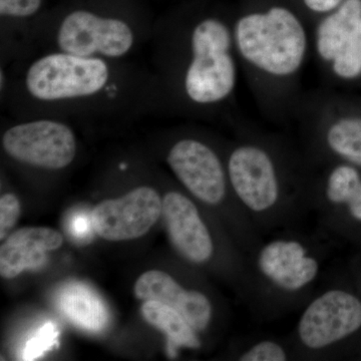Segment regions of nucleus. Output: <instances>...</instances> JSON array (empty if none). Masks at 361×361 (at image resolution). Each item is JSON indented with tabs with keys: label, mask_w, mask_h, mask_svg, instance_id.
<instances>
[{
	"label": "nucleus",
	"mask_w": 361,
	"mask_h": 361,
	"mask_svg": "<svg viewBox=\"0 0 361 361\" xmlns=\"http://www.w3.org/2000/svg\"><path fill=\"white\" fill-rule=\"evenodd\" d=\"M235 39L240 54L249 63L275 77L295 73L302 65L307 47L303 25L283 7L240 18Z\"/></svg>",
	"instance_id": "f257e3e1"
},
{
	"label": "nucleus",
	"mask_w": 361,
	"mask_h": 361,
	"mask_svg": "<svg viewBox=\"0 0 361 361\" xmlns=\"http://www.w3.org/2000/svg\"><path fill=\"white\" fill-rule=\"evenodd\" d=\"M231 44V33L222 21L208 18L194 28L185 75V90L194 103H219L231 94L237 78Z\"/></svg>",
	"instance_id": "f03ea898"
},
{
	"label": "nucleus",
	"mask_w": 361,
	"mask_h": 361,
	"mask_svg": "<svg viewBox=\"0 0 361 361\" xmlns=\"http://www.w3.org/2000/svg\"><path fill=\"white\" fill-rule=\"evenodd\" d=\"M109 80L110 68L104 59L61 51L35 61L26 73L25 87L39 101L58 102L94 96Z\"/></svg>",
	"instance_id": "7ed1b4c3"
},
{
	"label": "nucleus",
	"mask_w": 361,
	"mask_h": 361,
	"mask_svg": "<svg viewBox=\"0 0 361 361\" xmlns=\"http://www.w3.org/2000/svg\"><path fill=\"white\" fill-rule=\"evenodd\" d=\"M228 177L235 196L255 217H268L282 205V187L272 157L261 147L243 145L232 152Z\"/></svg>",
	"instance_id": "20e7f679"
},
{
	"label": "nucleus",
	"mask_w": 361,
	"mask_h": 361,
	"mask_svg": "<svg viewBox=\"0 0 361 361\" xmlns=\"http://www.w3.org/2000/svg\"><path fill=\"white\" fill-rule=\"evenodd\" d=\"M2 147L13 160L49 170L68 167L77 154L73 130L52 120L13 126L2 135Z\"/></svg>",
	"instance_id": "39448f33"
},
{
	"label": "nucleus",
	"mask_w": 361,
	"mask_h": 361,
	"mask_svg": "<svg viewBox=\"0 0 361 361\" xmlns=\"http://www.w3.org/2000/svg\"><path fill=\"white\" fill-rule=\"evenodd\" d=\"M361 327V301L341 289L316 297L297 324V337L308 350L318 351L348 338Z\"/></svg>",
	"instance_id": "423d86ee"
},
{
	"label": "nucleus",
	"mask_w": 361,
	"mask_h": 361,
	"mask_svg": "<svg viewBox=\"0 0 361 361\" xmlns=\"http://www.w3.org/2000/svg\"><path fill=\"white\" fill-rule=\"evenodd\" d=\"M61 51L85 58H122L132 49L135 37L127 23L85 11H73L59 26Z\"/></svg>",
	"instance_id": "0eeeda50"
},
{
	"label": "nucleus",
	"mask_w": 361,
	"mask_h": 361,
	"mask_svg": "<svg viewBox=\"0 0 361 361\" xmlns=\"http://www.w3.org/2000/svg\"><path fill=\"white\" fill-rule=\"evenodd\" d=\"M163 212V199L154 188H135L120 198L109 199L92 212L94 231L111 242L128 241L144 236Z\"/></svg>",
	"instance_id": "6e6552de"
},
{
	"label": "nucleus",
	"mask_w": 361,
	"mask_h": 361,
	"mask_svg": "<svg viewBox=\"0 0 361 361\" xmlns=\"http://www.w3.org/2000/svg\"><path fill=\"white\" fill-rule=\"evenodd\" d=\"M255 268L262 281L282 293H300L317 279L320 265L302 242L278 238L256 254Z\"/></svg>",
	"instance_id": "1a4fd4ad"
},
{
	"label": "nucleus",
	"mask_w": 361,
	"mask_h": 361,
	"mask_svg": "<svg viewBox=\"0 0 361 361\" xmlns=\"http://www.w3.org/2000/svg\"><path fill=\"white\" fill-rule=\"evenodd\" d=\"M167 161L176 177L198 200L220 205L227 195V178L219 157L206 144L194 139L176 142Z\"/></svg>",
	"instance_id": "9d476101"
},
{
	"label": "nucleus",
	"mask_w": 361,
	"mask_h": 361,
	"mask_svg": "<svg viewBox=\"0 0 361 361\" xmlns=\"http://www.w3.org/2000/svg\"><path fill=\"white\" fill-rule=\"evenodd\" d=\"M320 58L332 63L339 78L361 73V0H345L322 21L316 32Z\"/></svg>",
	"instance_id": "9b49d317"
},
{
	"label": "nucleus",
	"mask_w": 361,
	"mask_h": 361,
	"mask_svg": "<svg viewBox=\"0 0 361 361\" xmlns=\"http://www.w3.org/2000/svg\"><path fill=\"white\" fill-rule=\"evenodd\" d=\"M161 216L171 243L183 258L193 264L211 260L215 250L212 236L193 202L179 192H169Z\"/></svg>",
	"instance_id": "f8f14e48"
},
{
	"label": "nucleus",
	"mask_w": 361,
	"mask_h": 361,
	"mask_svg": "<svg viewBox=\"0 0 361 361\" xmlns=\"http://www.w3.org/2000/svg\"><path fill=\"white\" fill-rule=\"evenodd\" d=\"M135 296L142 301L167 304L182 314L197 332L204 331L212 319L213 307L208 297L200 291L185 289L161 270H149L137 278Z\"/></svg>",
	"instance_id": "ddd939ff"
},
{
	"label": "nucleus",
	"mask_w": 361,
	"mask_h": 361,
	"mask_svg": "<svg viewBox=\"0 0 361 361\" xmlns=\"http://www.w3.org/2000/svg\"><path fill=\"white\" fill-rule=\"evenodd\" d=\"M63 243L61 233L49 227H23L11 233L0 247V275L13 279L23 271L44 267L49 252Z\"/></svg>",
	"instance_id": "4468645a"
},
{
	"label": "nucleus",
	"mask_w": 361,
	"mask_h": 361,
	"mask_svg": "<svg viewBox=\"0 0 361 361\" xmlns=\"http://www.w3.org/2000/svg\"><path fill=\"white\" fill-rule=\"evenodd\" d=\"M59 311L73 324L90 332H99L108 325L109 311L102 297L80 282L66 284L58 295Z\"/></svg>",
	"instance_id": "2eb2a0df"
},
{
	"label": "nucleus",
	"mask_w": 361,
	"mask_h": 361,
	"mask_svg": "<svg viewBox=\"0 0 361 361\" xmlns=\"http://www.w3.org/2000/svg\"><path fill=\"white\" fill-rule=\"evenodd\" d=\"M144 319L167 334L173 346L199 348L201 343L197 331L180 313L160 301L147 300L142 303Z\"/></svg>",
	"instance_id": "dca6fc26"
},
{
	"label": "nucleus",
	"mask_w": 361,
	"mask_h": 361,
	"mask_svg": "<svg viewBox=\"0 0 361 361\" xmlns=\"http://www.w3.org/2000/svg\"><path fill=\"white\" fill-rule=\"evenodd\" d=\"M326 144L336 155L361 166V118H345L330 126Z\"/></svg>",
	"instance_id": "f3484780"
},
{
	"label": "nucleus",
	"mask_w": 361,
	"mask_h": 361,
	"mask_svg": "<svg viewBox=\"0 0 361 361\" xmlns=\"http://www.w3.org/2000/svg\"><path fill=\"white\" fill-rule=\"evenodd\" d=\"M361 185L360 173L348 165L337 166L331 171L325 184L327 204L345 206Z\"/></svg>",
	"instance_id": "a211bd4d"
},
{
	"label": "nucleus",
	"mask_w": 361,
	"mask_h": 361,
	"mask_svg": "<svg viewBox=\"0 0 361 361\" xmlns=\"http://www.w3.org/2000/svg\"><path fill=\"white\" fill-rule=\"evenodd\" d=\"M59 331L52 323H47L26 343L23 360H35L51 350L58 343Z\"/></svg>",
	"instance_id": "6ab92c4d"
},
{
	"label": "nucleus",
	"mask_w": 361,
	"mask_h": 361,
	"mask_svg": "<svg viewBox=\"0 0 361 361\" xmlns=\"http://www.w3.org/2000/svg\"><path fill=\"white\" fill-rule=\"evenodd\" d=\"M286 349L277 341H262L252 345L239 356L240 361H285Z\"/></svg>",
	"instance_id": "aec40b11"
},
{
	"label": "nucleus",
	"mask_w": 361,
	"mask_h": 361,
	"mask_svg": "<svg viewBox=\"0 0 361 361\" xmlns=\"http://www.w3.org/2000/svg\"><path fill=\"white\" fill-rule=\"evenodd\" d=\"M20 202L14 194L2 195L0 198V240L9 236L11 230L20 219Z\"/></svg>",
	"instance_id": "412c9836"
},
{
	"label": "nucleus",
	"mask_w": 361,
	"mask_h": 361,
	"mask_svg": "<svg viewBox=\"0 0 361 361\" xmlns=\"http://www.w3.org/2000/svg\"><path fill=\"white\" fill-rule=\"evenodd\" d=\"M42 0H0V13L2 16L26 18L37 13Z\"/></svg>",
	"instance_id": "4be33fe9"
},
{
	"label": "nucleus",
	"mask_w": 361,
	"mask_h": 361,
	"mask_svg": "<svg viewBox=\"0 0 361 361\" xmlns=\"http://www.w3.org/2000/svg\"><path fill=\"white\" fill-rule=\"evenodd\" d=\"M90 226H92V221L89 222L84 215H75L71 222V231L78 238H87L90 234Z\"/></svg>",
	"instance_id": "5701e85b"
},
{
	"label": "nucleus",
	"mask_w": 361,
	"mask_h": 361,
	"mask_svg": "<svg viewBox=\"0 0 361 361\" xmlns=\"http://www.w3.org/2000/svg\"><path fill=\"white\" fill-rule=\"evenodd\" d=\"M306 6L315 13H327L336 8L342 0H304Z\"/></svg>",
	"instance_id": "b1692460"
},
{
	"label": "nucleus",
	"mask_w": 361,
	"mask_h": 361,
	"mask_svg": "<svg viewBox=\"0 0 361 361\" xmlns=\"http://www.w3.org/2000/svg\"><path fill=\"white\" fill-rule=\"evenodd\" d=\"M345 206L348 207V212L350 214L351 217L361 222V185L358 188L357 191H356V193L353 195V198L349 200Z\"/></svg>",
	"instance_id": "393cba45"
},
{
	"label": "nucleus",
	"mask_w": 361,
	"mask_h": 361,
	"mask_svg": "<svg viewBox=\"0 0 361 361\" xmlns=\"http://www.w3.org/2000/svg\"><path fill=\"white\" fill-rule=\"evenodd\" d=\"M4 71H1V73H0V78H1V89H4Z\"/></svg>",
	"instance_id": "a878e982"
}]
</instances>
